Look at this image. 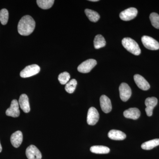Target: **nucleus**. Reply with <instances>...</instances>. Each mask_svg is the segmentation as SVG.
I'll return each instance as SVG.
<instances>
[{
	"label": "nucleus",
	"instance_id": "nucleus-1",
	"mask_svg": "<svg viewBox=\"0 0 159 159\" xmlns=\"http://www.w3.org/2000/svg\"><path fill=\"white\" fill-rule=\"evenodd\" d=\"M35 22L29 15L23 16L19 22L18 31L20 35L27 36L31 34L35 29Z\"/></svg>",
	"mask_w": 159,
	"mask_h": 159
},
{
	"label": "nucleus",
	"instance_id": "nucleus-2",
	"mask_svg": "<svg viewBox=\"0 0 159 159\" xmlns=\"http://www.w3.org/2000/svg\"><path fill=\"white\" fill-rule=\"evenodd\" d=\"M122 43L124 48L132 54L135 55H139L141 54V50L139 44L132 39L125 38L122 40Z\"/></svg>",
	"mask_w": 159,
	"mask_h": 159
},
{
	"label": "nucleus",
	"instance_id": "nucleus-3",
	"mask_svg": "<svg viewBox=\"0 0 159 159\" xmlns=\"http://www.w3.org/2000/svg\"><path fill=\"white\" fill-rule=\"evenodd\" d=\"M40 68L37 65H31L26 66L20 73V76L23 78H27L34 76L39 73Z\"/></svg>",
	"mask_w": 159,
	"mask_h": 159
},
{
	"label": "nucleus",
	"instance_id": "nucleus-4",
	"mask_svg": "<svg viewBox=\"0 0 159 159\" xmlns=\"http://www.w3.org/2000/svg\"><path fill=\"white\" fill-rule=\"evenodd\" d=\"M97 64V61L96 60L89 59L87 60L80 64L77 70L79 72L81 73H88L92 70Z\"/></svg>",
	"mask_w": 159,
	"mask_h": 159
},
{
	"label": "nucleus",
	"instance_id": "nucleus-5",
	"mask_svg": "<svg viewBox=\"0 0 159 159\" xmlns=\"http://www.w3.org/2000/svg\"><path fill=\"white\" fill-rule=\"evenodd\" d=\"M143 45L146 48L150 50H157L159 49V43L152 37L144 35L142 38Z\"/></svg>",
	"mask_w": 159,
	"mask_h": 159
},
{
	"label": "nucleus",
	"instance_id": "nucleus-6",
	"mask_svg": "<svg viewBox=\"0 0 159 159\" xmlns=\"http://www.w3.org/2000/svg\"><path fill=\"white\" fill-rule=\"evenodd\" d=\"M120 97L122 101L126 102L131 96L132 92L130 87L125 83H122L119 88Z\"/></svg>",
	"mask_w": 159,
	"mask_h": 159
},
{
	"label": "nucleus",
	"instance_id": "nucleus-7",
	"mask_svg": "<svg viewBox=\"0 0 159 159\" xmlns=\"http://www.w3.org/2000/svg\"><path fill=\"white\" fill-rule=\"evenodd\" d=\"M138 14V10L135 8H129L120 12L119 17L124 21H129L133 19Z\"/></svg>",
	"mask_w": 159,
	"mask_h": 159
},
{
	"label": "nucleus",
	"instance_id": "nucleus-8",
	"mask_svg": "<svg viewBox=\"0 0 159 159\" xmlns=\"http://www.w3.org/2000/svg\"><path fill=\"white\" fill-rule=\"evenodd\" d=\"M99 114L97 109L91 107L88 112L87 122L89 125H94L97 124L99 119Z\"/></svg>",
	"mask_w": 159,
	"mask_h": 159
},
{
	"label": "nucleus",
	"instance_id": "nucleus-9",
	"mask_svg": "<svg viewBox=\"0 0 159 159\" xmlns=\"http://www.w3.org/2000/svg\"><path fill=\"white\" fill-rule=\"evenodd\" d=\"M6 115L8 116H11L16 118L19 116L20 111L19 104L17 100L13 99L11 101V105L6 111Z\"/></svg>",
	"mask_w": 159,
	"mask_h": 159
},
{
	"label": "nucleus",
	"instance_id": "nucleus-10",
	"mask_svg": "<svg viewBox=\"0 0 159 159\" xmlns=\"http://www.w3.org/2000/svg\"><path fill=\"white\" fill-rule=\"evenodd\" d=\"M26 155L28 159H41L42 154L38 148L34 145H31L27 148Z\"/></svg>",
	"mask_w": 159,
	"mask_h": 159
},
{
	"label": "nucleus",
	"instance_id": "nucleus-11",
	"mask_svg": "<svg viewBox=\"0 0 159 159\" xmlns=\"http://www.w3.org/2000/svg\"><path fill=\"white\" fill-rule=\"evenodd\" d=\"M157 102V99L155 97H148L145 99V104L146 107L145 111L148 116H152L153 109L156 106Z\"/></svg>",
	"mask_w": 159,
	"mask_h": 159
},
{
	"label": "nucleus",
	"instance_id": "nucleus-12",
	"mask_svg": "<svg viewBox=\"0 0 159 159\" xmlns=\"http://www.w3.org/2000/svg\"><path fill=\"white\" fill-rule=\"evenodd\" d=\"M134 80L138 87L142 90H148L150 89V86L148 81L142 76L139 74H136L134 76Z\"/></svg>",
	"mask_w": 159,
	"mask_h": 159
},
{
	"label": "nucleus",
	"instance_id": "nucleus-13",
	"mask_svg": "<svg viewBox=\"0 0 159 159\" xmlns=\"http://www.w3.org/2000/svg\"><path fill=\"white\" fill-rule=\"evenodd\" d=\"M100 104L101 109L105 113L110 112L112 105L110 99L106 95H102L100 98Z\"/></svg>",
	"mask_w": 159,
	"mask_h": 159
},
{
	"label": "nucleus",
	"instance_id": "nucleus-14",
	"mask_svg": "<svg viewBox=\"0 0 159 159\" xmlns=\"http://www.w3.org/2000/svg\"><path fill=\"white\" fill-rule=\"evenodd\" d=\"M23 136L20 131H17L11 134L10 141L11 145L15 148H18L22 142Z\"/></svg>",
	"mask_w": 159,
	"mask_h": 159
},
{
	"label": "nucleus",
	"instance_id": "nucleus-15",
	"mask_svg": "<svg viewBox=\"0 0 159 159\" xmlns=\"http://www.w3.org/2000/svg\"><path fill=\"white\" fill-rule=\"evenodd\" d=\"M19 104L20 107L25 113H29L30 111V104L28 96L25 94H22L20 96L19 100Z\"/></svg>",
	"mask_w": 159,
	"mask_h": 159
},
{
	"label": "nucleus",
	"instance_id": "nucleus-16",
	"mask_svg": "<svg viewBox=\"0 0 159 159\" xmlns=\"http://www.w3.org/2000/svg\"><path fill=\"white\" fill-rule=\"evenodd\" d=\"M123 115L127 119L136 120L141 116V112L138 108H130L124 111Z\"/></svg>",
	"mask_w": 159,
	"mask_h": 159
},
{
	"label": "nucleus",
	"instance_id": "nucleus-17",
	"mask_svg": "<svg viewBox=\"0 0 159 159\" xmlns=\"http://www.w3.org/2000/svg\"><path fill=\"white\" fill-rule=\"evenodd\" d=\"M108 137L113 140H123L126 138V134L121 131L112 129L109 132Z\"/></svg>",
	"mask_w": 159,
	"mask_h": 159
},
{
	"label": "nucleus",
	"instance_id": "nucleus-18",
	"mask_svg": "<svg viewBox=\"0 0 159 159\" xmlns=\"http://www.w3.org/2000/svg\"><path fill=\"white\" fill-rule=\"evenodd\" d=\"M90 150L91 152L96 154H107L110 151L108 147L102 145H95L92 146Z\"/></svg>",
	"mask_w": 159,
	"mask_h": 159
},
{
	"label": "nucleus",
	"instance_id": "nucleus-19",
	"mask_svg": "<svg viewBox=\"0 0 159 159\" xmlns=\"http://www.w3.org/2000/svg\"><path fill=\"white\" fill-rule=\"evenodd\" d=\"M159 145V139H155L144 142L141 145L142 149L151 150Z\"/></svg>",
	"mask_w": 159,
	"mask_h": 159
},
{
	"label": "nucleus",
	"instance_id": "nucleus-20",
	"mask_svg": "<svg viewBox=\"0 0 159 159\" xmlns=\"http://www.w3.org/2000/svg\"><path fill=\"white\" fill-rule=\"evenodd\" d=\"M84 11L89 19L93 22H97L100 18V16L97 11L89 9H86Z\"/></svg>",
	"mask_w": 159,
	"mask_h": 159
},
{
	"label": "nucleus",
	"instance_id": "nucleus-21",
	"mask_svg": "<svg viewBox=\"0 0 159 159\" xmlns=\"http://www.w3.org/2000/svg\"><path fill=\"white\" fill-rule=\"evenodd\" d=\"M105 39L101 34H98L95 36L94 40V45L95 48L98 49L103 48L106 45Z\"/></svg>",
	"mask_w": 159,
	"mask_h": 159
},
{
	"label": "nucleus",
	"instance_id": "nucleus-22",
	"mask_svg": "<svg viewBox=\"0 0 159 159\" xmlns=\"http://www.w3.org/2000/svg\"><path fill=\"white\" fill-rule=\"evenodd\" d=\"M38 6L43 9H50L54 4V0H37L36 1Z\"/></svg>",
	"mask_w": 159,
	"mask_h": 159
},
{
	"label": "nucleus",
	"instance_id": "nucleus-23",
	"mask_svg": "<svg viewBox=\"0 0 159 159\" xmlns=\"http://www.w3.org/2000/svg\"><path fill=\"white\" fill-rule=\"evenodd\" d=\"M77 85V81L76 80H71L66 84L65 86L66 91L69 93H73L76 89Z\"/></svg>",
	"mask_w": 159,
	"mask_h": 159
},
{
	"label": "nucleus",
	"instance_id": "nucleus-24",
	"mask_svg": "<svg viewBox=\"0 0 159 159\" xmlns=\"http://www.w3.org/2000/svg\"><path fill=\"white\" fill-rule=\"evenodd\" d=\"M9 20V12L6 9L0 10V21L2 25L7 24Z\"/></svg>",
	"mask_w": 159,
	"mask_h": 159
},
{
	"label": "nucleus",
	"instance_id": "nucleus-25",
	"mask_svg": "<svg viewBox=\"0 0 159 159\" xmlns=\"http://www.w3.org/2000/svg\"><path fill=\"white\" fill-rule=\"evenodd\" d=\"M149 18L152 25L154 28L159 29V15L155 12L151 13Z\"/></svg>",
	"mask_w": 159,
	"mask_h": 159
},
{
	"label": "nucleus",
	"instance_id": "nucleus-26",
	"mask_svg": "<svg viewBox=\"0 0 159 159\" xmlns=\"http://www.w3.org/2000/svg\"><path fill=\"white\" fill-rule=\"evenodd\" d=\"M70 78V74L67 72H63L60 74L58 77V80L61 84H66L69 82Z\"/></svg>",
	"mask_w": 159,
	"mask_h": 159
},
{
	"label": "nucleus",
	"instance_id": "nucleus-27",
	"mask_svg": "<svg viewBox=\"0 0 159 159\" xmlns=\"http://www.w3.org/2000/svg\"><path fill=\"white\" fill-rule=\"evenodd\" d=\"M2 145H1V143H0V152L2 151Z\"/></svg>",
	"mask_w": 159,
	"mask_h": 159
},
{
	"label": "nucleus",
	"instance_id": "nucleus-28",
	"mask_svg": "<svg viewBox=\"0 0 159 159\" xmlns=\"http://www.w3.org/2000/svg\"><path fill=\"white\" fill-rule=\"evenodd\" d=\"M90 1V2H98V0H90V1Z\"/></svg>",
	"mask_w": 159,
	"mask_h": 159
}]
</instances>
